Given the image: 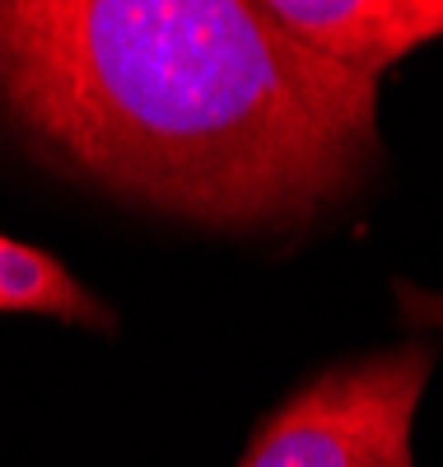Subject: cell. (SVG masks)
Here are the masks:
<instances>
[{
	"label": "cell",
	"instance_id": "1",
	"mask_svg": "<svg viewBox=\"0 0 443 467\" xmlns=\"http://www.w3.org/2000/svg\"><path fill=\"white\" fill-rule=\"evenodd\" d=\"M0 103L70 169L201 224L313 215L378 160V85L252 0H5Z\"/></svg>",
	"mask_w": 443,
	"mask_h": 467
},
{
	"label": "cell",
	"instance_id": "3",
	"mask_svg": "<svg viewBox=\"0 0 443 467\" xmlns=\"http://www.w3.org/2000/svg\"><path fill=\"white\" fill-rule=\"evenodd\" d=\"M262 10L299 47L365 85L443 37V0H262Z\"/></svg>",
	"mask_w": 443,
	"mask_h": 467
},
{
	"label": "cell",
	"instance_id": "2",
	"mask_svg": "<svg viewBox=\"0 0 443 467\" xmlns=\"http://www.w3.org/2000/svg\"><path fill=\"white\" fill-rule=\"evenodd\" d=\"M434 350L397 346L336 365L262 420L238 467H416L411 431Z\"/></svg>",
	"mask_w": 443,
	"mask_h": 467
},
{
	"label": "cell",
	"instance_id": "4",
	"mask_svg": "<svg viewBox=\"0 0 443 467\" xmlns=\"http://www.w3.org/2000/svg\"><path fill=\"white\" fill-rule=\"evenodd\" d=\"M0 314H52L66 323H103L98 299L57 257L19 239H5V234H0Z\"/></svg>",
	"mask_w": 443,
	"mask_h": 467
},
{
	"label": "cell",
	"instance_id": "5",
	"mask_svg": "<svg viewBox=\"0 0 443 467\" xmlns=\"http://www.w3.org/2000/svg\"><path fill=\"white\" fill-rule=\"evenodd\" d=\"M397 299L407 308L411 323H429V327H443V295H429V290H407L397 285Z\"/></svg>",
	"mask_w": 443,
	"mask_h": 467
}]
</instances>
